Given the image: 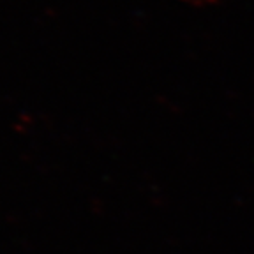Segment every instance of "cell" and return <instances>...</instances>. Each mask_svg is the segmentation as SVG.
Listing matches in <instances>:
<instances>
[{
    "mask_svg": "<svg viewBox=\"0 0 254 254\" xmlns=\"http://www.w3.org/2000/svg\"><path fill=\"white\" fill-rule=\"evenodd\" d=\"M179 4L187 5V7H194V9H205L212 7L219 2V0H177Z\"/></svg>",
    "mask_w": 254,
    "mask_h": 254,
    "instance_id": "obj_1",
    "label": "cell"
}]
</instances>
